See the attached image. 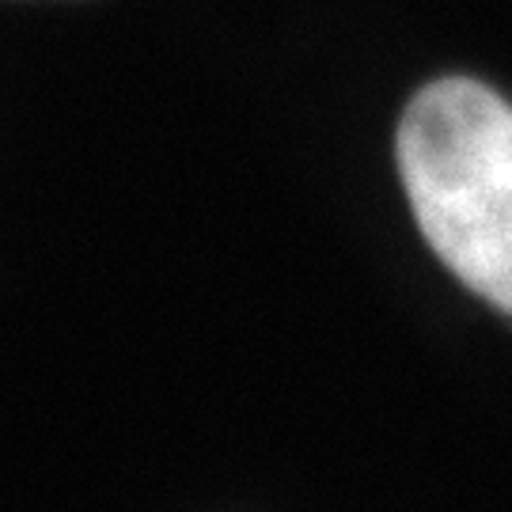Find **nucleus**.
I'll return each instance as SVG.
<instances>
[{"label":"nucleus","instance_id":"nucleus-1","mask_svg":"<svg viewBox=\"0 0 512 512\" xmlns=\"http://www.w3.org/2000/svg\"><path fill=\"white\" fill-rule=\"evenodd\" d=\"M399 171L425 243L452 274L512 315V107L448 76L406 107Z\"/></svg>","mask_w":512,"mask_h":512}]
</instances>
